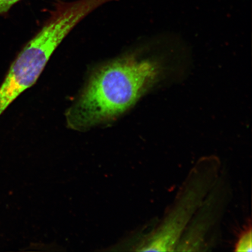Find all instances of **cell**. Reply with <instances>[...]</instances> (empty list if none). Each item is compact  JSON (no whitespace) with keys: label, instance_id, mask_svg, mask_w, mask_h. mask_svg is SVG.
Listing matches in <instances>:
<instances>
[{"label":"cell","instance_id":"cell-6","mask_svg":"<svg viewBox=\"0 0 252 252\" xmlns=\"http://www.w3.org/2000/svg\"><path fill=\"white\" fill-rule=\"evenodd\" d=\"M20 0H0V14H5Z\"/></svg>","mask_w":252,"mask_h":252},{"label":"cell","instance_id":"cell-5","mask_svg":"<svg viewBox=\"0 0 252 252\" xmlns=\"http://www.w3.org/2000/svg\"><path fill=\"white\" fill-rule=\"evenodd\" d=\"M252 228L248 226L239 235L235 245V251L248 252L252 251Z\"/></svg>","mask_w":252,"mask_h":252},{"label":"cell","instance_id":"cell-1","mask_svg":"<svg viewBox=\"0 0 252 252\" xmlns=\"http://www.w3.org/2000/svg\"><path fill=\"white\" fill-rule=\"evenodd\" d=\"M160 72L158 62L135 53L100 66L67 110L68 127L84 131L115 121L155 83Z\"/></svg>","mask_w":252,"mask_h":252},{"label":"cell","instance_id":"cell-4","mask_svg":"<svg viewBox=\"0 0 252 252\" xmlns=\"http://www.w3.org/2000/svg\"><path fill=\"white\" fill-rule=\"evenodd\" d=\"M230 189L222 171L186 229L176 251H205L214 245L217 231L231 196Z\"/></svg>","mask_w":252,"mask_h":252},{"label":"cell","instance_id":"cell-3","mask_svg":"<svg viewBox=\"0 0 252 252\" xmlns=\"http://www.w3.org/2000/svg\"><path fill=\"white\" fill-rule=\"evenodd\" d=\"M216 156H204L191 169L174 201L161 219L146 232L137 234L121 246L138 252H173L195 214L215 185L221 173Z\"/></svg>","mask_w":252,"mask_h":252},{"label":"cell","instance_id":"cell-2","mask_svg":"<svg viewBox=\"0 0 252 252\" xmlns=\"http://www.w3.org/2000/svg\"><path fill=\"white\" fill-rule=\"evenodd\" d=\"M115 0L59 1L45 24L21 50L0 86V116L35 84L57 47L77 24L97 8Z\"/></svg>","mask_w":252,"mask_h":252}]
</instances>
